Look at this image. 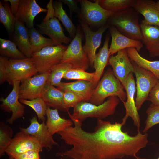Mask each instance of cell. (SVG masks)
Masks as SVG:
<instances>
[{"instance_id":"29","label":"cell","mask_w":159,"mask_h":159,"mask_svg":"<svg viewBox=\"0 0 159 159\" xmlns=\"http://www.w3.org/2000/svg\"><path fill=\"white\" fill-rule=\"evenodd\" d=\"M16 20L8 2L0 1V21L9 34H13Z\"/></svg>"},{"instance_id":"26","label":"cell","mask_w":159,"mask_h":159,"mask_svg":"<svg viewBox=\"0 0 159 159\" xmlns=\"http://www.w3.org/2000/svg\"><path fill=\"white\" fill-rule=\"evenodd\" d=\"M131 60L140 67L153 73L159 80V61H151L142 57L134 48L126 49Z\"/></svg>"},{"instance_id":"15","label":"cell","mask_w":159,"mask_h":159,"mask_svg":"<svg viewBox=\"0 0 159 159\" xmlns=\"http://www.w3.org/2000/svg\"><path fill=\"white\" fill-rule=\"evenodd\" d=\"M124 87L126 93L127 100L123 102L126 113L122 119V123L123 125H124L127 118L130 117L133 120L134 125L137 127V130H139L140 120L134 100L136 88L133 73L129 75Z\"/></svg>"},{"instance_id":"28","label":"cell","mask_w":159,"mask_h":159,"mask_svg":"<svg viewBox=\"0 0 159 159\" xmlns=\"http://www.w3.org/2000/svg\"><path fill=\"white\" fill-rule=\"evenodd\" d=\"M62 5L61 0L53 1L55 16L61 22L71 38L73 39L76 35L77 29L63 9Z\"/></svg>"},{"instance_id":"6","label":"cell","mask_w":159,"mask_h":159,"mask_svg":"<svg viewBox=\"0 0 159 159\" xmlns=\"http://www.w3.org/2000/svg\"><path fill=\"white\" fill-rule=\"evenodd\" d=\"M92 2L87 0H79L80 13L78 15L81 20L90 28H98L105 24L114 12L106 10L99 4L98 0Z\"/></svg>"},{"instance_id":"40","label":"cell","mask_w":159,"mask_h":159,"mask_svg":"<svg viewBox=\"0 0 159 159\" xmlns=\"http://www.w3.org/2000/svg\"><path fill=\"white\" fill-rule=\"evenodd\" d=\"M8 58L0 56V83L2 84L6 81V64Z\"/></svg>"},{"instance_id":"44","label":"cell","mask_w":159,"mask_h":159,"mask_svg":"<svg viewBox=\"0 0 159 159\" xmlns=\"http://www.w3.org/2000/svg\"><path fill=\"white\" fill-rule=\"evenodd\" d=\"M136 159H145V158H141L140 157H137V156L135 158ZM159 159V157L158 159Z\"/></svg>"},{"instance_id":"31","label":"cell","mask_w":159,"mask_h":159,"mask_svg":"<svg viewBox=\"0 0 159 159\" xmlns=\"http://www.w3.org/2000/svg\"><path fill=\"white\" fill-rule=\"evenodd\" d=\"M0 54L1 56L10 59H20L26 58L13 42L2 38H0Z\"/></svg>"},{"instance_id":"14","label":"cell","mask_w":159,"mask_h":159,"mask_svg":"<svg viewBox=\"0 0 159 159\" xmlns=\"http://www.w3.org/2000/svg\"><path fill=\"white\" fill-rule=\"evenodd\" d=\"M20 85V82H14L13 88L10 93L6 98H0L2 102L1 108L5 112H12L11 117L7 120V122L10 124L17 119L22 117L24 114L25 107L19 101Z\"/></svg>"},{"instance_id":"34","label":"cell","mask_w":159,"mask_h":159,"mask_svg":"<svg viewBox=\"0 0 159 159\" xmlns=\"http://www.w3.org/2000/svg\"><path fill=\"white\" fill-rule=\"evenodd\" d=\"M13 131L9 126L1 122L0 130V155H3L12 138Z\"/></svg>"},{"instance_id":"30","label":"cell","mask_w":159,"mask_h":159,"mask_svg":"<svg viewBox=\"0 0 159 159\" xmlns=\"http://www.w3.org/2000/svg\"><path fill=\"white\" fill-rule=\"evenodd\" d=\"M72 69L71 64L67 62H62L54 66L51 69L47 82L58 87L62 82L61 80L66 73Z\"/></svg>"},{"instance_id":"7","label":"cell","mask_w":159,"mask_h":159,"mask_svg":"<svg viewBox=\"0 0 159 159\" xmlns=\"http://www.w3.org/2000/svg\"><path fill=\"white\" fill-rule=\"evenodd\" d=\"M37 72L35 63L31 57L10 59L6 64V81L13 85L14 82H21L35 75Z\"/></svg>"},{"instance_id":"16","label":"cell","mask_w":159,"mask_h":159,"mask_svg":"<svg viewBox=\"0 0 159 159\" xmlns=\"http://www.w3.org/2000/svg\"><path fill=\"white\" fill-rule=\"evenodd\" d=\"M30 122V125L27 127H19L21 131L35 137L43 148L48 150H50L53 146L58 145L48 132L44 122L39 123L36 117L31 118Z\"/></svg>"},{"instance_id":"21","label":"cell","mask_w":159,"mask_h":159,"mask_svg":"<svg viewBox=\"0 0 159 159\" xmlns=\"http://www.w3.org/2000/svg\"><path fill=\"white\" fill-rule=\"evenodd\" d=\"M13 35V42L26 57L31 58L32 54L30 44L28 29L24 24L16 21Z\"/></svg>"},{"instance_id":"22","label":"cell","mask_w":159,"mask_h":159,"mask_svg":"<svg viewBox=\"0 0 159 159\" xmlns=\"http://www.w3.org/2000/svg\"><path fill=\"white\" fill-rule=\"evenodd\" d=\"M64 92L46 82L41 96L47 105L61 111H67L64 101Z\"/></svg>"},{"instance_id":"3","label":"cell","mask_w":159,"mask_h":159,"mask_svg":"<svg viewBox=\"0 0 159 159\" xmlns=\"http://www.w3.org/2000/svg\"><path fill=\"white\" fill-rule=\"evenodd\" d=\"M108 20L111 25L123 35L133 39L142 41L140 25L133 9L129 8L115 13Z\"/></svg>"},{"instance_id":"10","label":"cell","mask_w":159,"mask_h":159,"mask_svg":"<svg viewBox=\"0 0 159 159\" xmlns=\"http://www.w3.org/2000/svg\"><path fill=\"white\" fill-rule=\"evenodd\" d=\"M43 148L34 137L20 131L12 138L5 151L10 159L31 150L42 151Z\"/></svg>"},{"instance_id":"41","label":"cell","mask_w":159,"mask_h":159,"mask_svg":"<svg viewBox=\"0 0 159 159\" xmlns=\"http://www.w3.org/2000/svg\"><path fill=\"white\" fill-rule=\"evenodd\" d=\"M37 150H31L16 156L14 159H40L39 153Z\"/></svg>"},{"instance_id":"4","label":"cell","mask_w":159,"mask_h":159,"mask_svg":"<svg viewBox=\"0 0 159 159\" xmlns=\"http://www.w3.org/2000/svg\"><path fill=\"white\" fill-rule=\"evenodd\" d=\"M53 1L50 0L46 7L47 9L45 16L42 21L37 25L38 31L42 34L49 37L57 45L69 44L71 38L64 34L59 20L55 16Z\"/></svg>"},{"instance_id":"32","label":"cell","mask_w":159,"mask_h":159,"mask_svg":"<svg viewBox=\"0 0 159 159\" xmlns=\"http://www.w3.org/2000/svg\"><path fill=\"white\" fill-rule=\"evenodd\" d=\"M105 9L116 13L132 7L134 0H98Z\"/></svg>"},{"instance_id":"8","label":"cell","mask_w":159,"mask_h":159,"mask_svg":"<svg viewBox=\"0 0 159 159\" xmlns=\"http://www.w3.org/2000/svg\"><path fill=\"white\" fill-rule=\"evenodd\" d=\"M131 62L133 67V73L136 79V96L135 102L136 107L138 110L144 102L148 100L151 90L159 80L150 72Z\"/></svg>"},{"instance_id":"25","label":"cell","mask_w":159,"mask_h":159,"mask_svg":"<svg viewBox=\"0 0 159 159\" xmlns=\"http://www.w3.org/2000/svg\"><path fill=\"white\" fill-rule=\"evenodd\" d=\"M110 36L107 34L103 47L96 54L93 67L95 69V76L92 82L95 87L100 81L105 67L108 64L110 55L108 47Z\"/></svg>"},{"instance_id":"2","label":"cell","mask_w":159,"mask_h":159,"mask_svg":"<svg viewBox=\"0 0 159 159\" xmlns=\"http://www.w3.org/2000/svg\"><path fill=\"white\" fill-rule=\"evenodd\" d=\"M119 102V99L116 97H109L99 105L82 102L73 108L72 115L68 112V113L74 119L81 122L89 117L102 119L114 114Z\"/></svg>"},{"instance_id":"18","label":"cell","mask_w":159,"mask_h":159,"mask_svg":"<svg viewBox=\"0 0 159 159\" xmlns=\"http://www.w3.org/2000/svg\"><path fill=\"white\" fill-rule=\"evenodd\" d=\"M109 30L112 37L109 48L110 56L123 49L134 48L138 52L143 47V43L141 41L133 39L125 36L114 26L111 25L109 27Z\"/></svg>"},{"instance_id":"13","label":"cell","mask_w":159,"mask_h":159,"mask_svg":"<svg viewBox=\"0 0 159 159\" xmlns=\"http://www.w3.org/2000/svg\"><path fill=\"white\" fill-rule=\"evenodd\" d=\"M108 64L112 66L115 76L124 86L128 76L133 71V66L126 49L119 51L115 56H111Z\"/></svg>"},{"instance_id":"37","label":"cell","mask_w":159,"mask_h":159,"mask_svg":"<svg viewBox=\"0 0 159 159\" xmlns=\"http://www.w3.org/2000/svg\"><path fill=\"white\" fill-rule=\"evenodd\" d=\"M63 99L65 106L68 109L70 107L74 108L79 103L84 102L83 99L79 95L68 90L64 92Z\"/></svg>"},{"instance_id":"12","label":"cell","mask_w":159,"mask_h":159,"mask_svg":"<svg viewBox=\"0 0 159 159\" xmlns=\"http://www.w3.org/2000/svg\"><path fill=\"white\" fill-rule=\"evenodd\" d=\"M50 72L36 75L21 82L19 99L32 100L41 97Z\"/></svg>"},{"instance_id":"27","label":"cell","mask_w":159,"mask_h":159,"mask_svg":"<svg viewBox=\"0 0 159 159\" xmlns=\"http://www.w3.org/2000/svg\"><path fill=\"white\" fill-rule=\"evenodd\" d=\"M28 30L29 40L32 53L39 51L47 46L57 45L50 38L44 37L34 27Z\"/></svg>"},{"instance_id":"38","label":"cell","mask_w":159,"mask_h":159,"mask_svg":"<svg viewBox=\"0 0 159 159\" xmlns=\"http://www.w3.org/2000/svg\"><path fill=\"white\" fill-rule=\"evenodd\" d=\"M148 100L152 104L159 105V81L151 90Z\"/></svg>"},{"instance_id":"33","label":"cell","mask_w":159,"mask_h":159,"mask_svg":"<svg viewBox=\"0 0 159 159\" xmlns=\"http://www.w3.org/2000/svg\"><path fill=\"white\" fill-rule=\"evenodd\" d=\"M20 102L32 108L36 112L39 119L42 122L45 120V115L48 106L41 97L32 100L19 99Z\"/></svg>"},{"instance_id":"23","label":"cell","mask_w":159,"mask_h":159,"mask_svg":"<svg viewBox=\"0 0 159 159\" xmlns=\"http://www.w3.org/2000/svg\"><path fill=\"white\" fill-rule=\"evenodd\" d=\"M46 115L47 117L46 124L48 132L52 136L56 133L64 131L74 124L71 120L61 117L57 109H51L48 106Z\"/></svg>"},{"instance_id":"1","label":"cell","mask_w":159,"mask_h":159,"mask_svg":"<svg viewBox=\"0 0 159 159\" xmlns=\"http://www.w3.org/2000/svg\"><path fill=\"white\" fill-rule=\"evenodd\" d=\"M124 87L109 69L93 90L90 102L96 105L103 103L107 98L116 97L123 102L127 99Z\"/></svg>"},{"instance_id":"35","label":"cell","mask_w":159,"mask_h":159,"mask_svg":"<svg viewBox=\"0 0 159 159\" xmlns=\"http://www.w3.org/2000/svg\"><path fill=\"white\" fill-rule=\"evenodd\" d=\"M146 112L147 117L145 126L143 130L144 133H146L153 126L159 124V105L151 103Z\"/></svg>"},{"instance_id":"17","label":"cell","mask_w":159,"mask_h":159,"mask_svg":"<svg viewBox=\"0 0 159 159\" xmlns=\"http://www.w3.org/2000/svg\"><path fill=\"white\" fill-rule=\"evenodd\" d=\"M47 9L42 8L35 0H20L17 12L15 17L16 21H21L26 25L28 29L34 27L35 17L41 12H47Z\"/></svg>"},{"instance_id":"19","label":"cell","mask_w":159,"mask_h":159,"mask_svg":"<svg viewBox=\"0 0 159 159\" xmlns=\"http://www.w3.org/2000/svg\"><path fill=\"white\" fill-rule=\"evenodd\" d=\"M132 7L144 17L141 23L159 26V9L155 5L154 1L135 0Z\"/></svg>"},{"instance_id":"42","label":"cell","mask_w":159,"mask_h":159,"mask_svg":"<svg viewBox=\"0 0 159 159\" xmlns=\"http://www.w3.org/2000/svg\"><path fill=\"white\" fill-rule=\"evenodd\" d=\"M9 2L11 4V9L13 14L15 16L17 14L19 5L20 0H4Z\"/></svg>"},{"instance_id":"24","label":"cell","mask_w":159,"mask_h":159,"mask_svg":"<svg viewBox=\"0 0 159 159\" xmlns=\"http://www.w3.org/2000/svg\"><path fill=\"white\" fill-rule=\"evenodd\" d=\"M57 88L64 92L66 90L73 92L80 96L84 102H87L90 99L95 87L90 82L77 80L70 82H62Z\"/></svg>"},{"instance_id":"9","label":"cell","mask_w":159,"mask_h":159,"mask_svg":"<svg viewBox=\"0 0 159 159\" xmlns=\"http://www.w3.org/2000/svg\"><path fill=\"white\" fill-rule=\"evenodd\" d=\"M82 36L80 30H77L74 37L67 47L62 62H67L72 69L87 70L90 65L88 58L82 45Z\"/></svg>"},{"instance_id":"43","label":"cell","mask_w":159,"mask_h":159,"mask_svg":"<svg viewBox=\"0 0 159 159\" xmlns=\"http://www.w3.org/2000/svg\"><path fill=\"white\" fill-rule=\"evenodd\" d=\"M155 6L159 9V0L156 2L154 1Z\"/></svg>"},{"instance_id":"20","label":"cell","mask_w":159,"mask_h":159,"mask_svg":"<svg viewBox=\"0 0 159 159\" xmlns=\"http://www.w3.org/2000/svg\"><path fill=\"white\" fill-rule=\"evenodd\" d=\"M142 36V41L150 56L155 57L159 56V26L147 25L140 23Z\"/></svg>"},{"instance_id":"36","label":"cell","mask_w":159,"mask_h":159,"mask_svg":"<svg viewBox=\"0 0 159 159\" xmlns=\"http://www.w3.org/2000/svg\"><path fill=\"white\" fill-rule=\"evenodd\" d=\"M95 74L94 72L90 73L83 70L71 69L66 73L63 78L67 80H84L92 83Z\"/></svg>"},{"instance_id":"39","label":"cell","mask_w":159,"mask_h":159,"mask_svg":"<svg viewBox=\"0 0 159 159\" xmlns=\"http://www.w3.org/2000/svg\"><path fill=\"white\" fill-rule=\"evenodd\" d=\"M63 3L66 4L69 7L71 17H72L73 12L77 13L79 15L80 13V9L78 6L77 2L79 0H61Z\"/></svg>"},{"instance_id":"5","label":"cell","mask_w":159,"mask_h":159,"mask_svg":"<svg viewBox=\"0 0 159 159\" xmlns=\"http://www.w3.org/2000/svg\"><path fill=\"white\" fill-rule=\"evenodd\" d=\"M67 47L62 44L49 46L33 53V59L39 74L50 72L55 65L61 62Z\"/></svg>"},{"instance_id":"11","label":"cell","mask_w":159,"mask_h":159,"mask_svg":"<svg viewBox=\"0 0 159 159\" xmlns=\"http://www.w3.org/2000/svg\"><path fill=\"white\" fill-rule=\"evenodd\" d=\"M80 22L85 38V43L83 48L88 58L90 65L93 67L97 50L101 44L102 35L109 27V24H106L97 31H93L85 22L81 20Z\"/></svg>"}]
</instances>
